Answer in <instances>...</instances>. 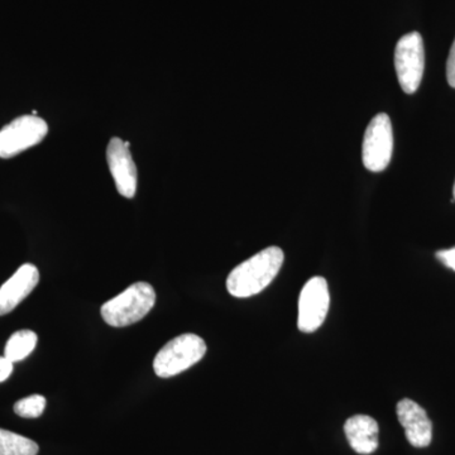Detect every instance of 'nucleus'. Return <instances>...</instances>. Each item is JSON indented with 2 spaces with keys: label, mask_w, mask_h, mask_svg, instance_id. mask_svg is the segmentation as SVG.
<instances>
[{
  "label": "nucleus",
  "mask_w": 455,
  "mask_h": 455,
  "mask_svg": "<svg viewBox=\"0 0 455 455\" xmlns=\"http://www.w3.org/2000/svg\"><path fill=\"white\" fill-rule=\"evenodd\" d=\"M284 254L278 247H268L236 266L227 280V289L235 298L245 299L266 289L283 267Z\"/></svg>",
  "instance_id": "f257e3e1"
},
{
  "label": "nucleus",
  "mask_w": 455,
  "mask_h": 455,
  "mask_svg": "<svg viewBox=\"0 0 455 455\" xmlns=\"http://www.w3.org/2000/svg\"><path fill=\"white\" fill-rule=\"evenodd\" d=\"M154 287L147 283H137L107 301L101 307V316L108 325L123 328L140 322L155 307Z\"/></svg>",
  "instance_id": "f03ea898"
},
{
  "label": "nucleus",
  "mask_w": 455,
  "mask_h": 455,
  "mask_svg": "<svg viewBox=\"0 0 455 455\" xmlns=\"http://www.w3.org/2000/svg\"><path fill=\"white\" fill-rule=\"evenodd\" d=\"M206 353V344L196 334H182L169 341L154 361L155 373L170 379L193 367Z\"/></svg>",
  "instance_id": "7ed1b4c3"
},
{
  "label": "nucleus",
  "mask_w": 455,
  "mask_h": 455,
  "mask_svg": "<svg viewBox=\"0 0 455 455\" xmlns=\"http://www.w3.org/2000/svg\"><path fill=\"white\" fill-rule=\"evenodd\" d=\"M395 68L401 89L406 94L418 92L425 68L424 41L420 33H407L398 40L395 50Z\"/></svg>",
  "instance_id": "20e7f679"
},
{
  "label": "nucleus",
  "mask_w": 455,
  "mask_h": 455,
  "mask_svg": "<svg viewBox=\"0 0 455 455\" xmlns=\"http://www.w3.org/2000/svg\"><path fill=\"white\" fill-rule=\"evenodd\" d=\"M49 133V125L37 116H18L0 131V158H12L37 146Z\"/></svg>",
  "instance_id": "39448f33"
},
{
  "label": "nucleus",
  "mask_w": 455,
  "mask_h": 455,
  "mask_svg": "<svg viewBox=\"0 0 455 455\" xmlns=\"http://www.w3.org/2000/svg\"><path fill=\"white\" fill-rule=\"evenodd\" d=\"M394 152V132L390 116L377 114L368 124L362 146V160L367 170L381 172L387 169Z\"/></svg>",
  "instance_id": "423d86ee"
},
{
  "label": "nucleus",
  "mask_w": 455,
  "mask_h": 455,
  "mask_svg": "<svg viewBox=\"0 0 455 455\" xmlns=\"http://www.w3.org/2000/svg\"><path fill=\"white\" fill-rule=\"evenodd\" d=\"M331 295L324 277H313L301 290L298 326L302 333H314L325 322Z\"/></svg>",
  "instance_id": "0eeeda50"
},
{
  "label": "nucleus",
  "mask_w": 455,
  "mask_h": 455,
  "mask_svg": "<svg viewBox=\"0 0 455 455\" xmlns=\"http://www.w3.org/2000/svg\"><path fill=\"white\" fill-rule=\"evenodd\" d=\"M107 161L116 190L122 196L132 199L137 191V167L130 151V143L114 137L107 147Z\"/></svg>",
  "instance_id": "6e6552de"
},
{
  "label": "nucleus",
  "mask_w": 455,
  "mask_h": 455,
  "mask_svg": "<svg viewBox=\"0 0 455 455\" xmlns=\"http://www.w3.org/2000/svg\"><path fill=\"white\" fill-rule=\"evenodd\" d=\"M396 411L410 444L415 448L429 447L433 439V423L423 407L415 401L403 398L397 403Z\"/></svg>",
  "instance_id": "1a4fd4ad"
},
{
  "label": "nucleus",
  "mask_w": 455,
  "mask_h": 455,
  "mask_svg": "<svg viewBox=\"0 0 455 455\" xmlns=\"http://www.w3.org/2000/svg\"><path fill=\"white\" fill-rule=\"evenodd\" d=\"M40 272L36 266L26 263L17 269L7 283L0 287V316L12 313L37 286Z\"/></svg>",
  "instance_id": "9d476101"
},
{
  "label": "nucleus",
  "mask_w": 455,
  "mask_h": 455,
  "mask_svg": "<svg viewBox=\"0 0 455 455\" xmlns=\"http://www.w3.org/2000/svg\"><path fill=\"white\" fill-rule=\"evenodd\" d=\"M344 433L350 448L362 455L372 454L379 448V427L368 415H355L344 424Z\"/></svg>",
  "instance_id": "9b49d317"
},
{
  "label": "nucleus",
  "mask_w": 455,
  "mask_h": 455,
  "mask_svg": "<svg viewBox=\"0 0 455 455\" xmlns=\"http://www.w3.org/2000/svg\"><path fill=\"white\" fill-rule=\"evenodd\" d=\"M37 334L33 333L31 331H16L9 340L4 349V357L9 361L16 362L23 361L28 357L33 352V349L37 346Z\"/></svg>",
  "instance_id": "f8f14e48"
},
{
  "label": "nucleus",
  "mask_w": 455,
  "mask_h": 455,
  "mask_svg": "<svg viewBox=\"0 0 455 455\" xmlns=\"http://www.w3.org/2000/svg\"><path fill=\"white\" fill-rule=\"evenodd\" d=\"M37 443L12 433V431L0 429V455H37Z\"/></svg>",
  "instance_id": "ddd939ff"
},
{
  "label": "nucleus",
  "mask_w": 455,
  "mask_h": 455,
  "mask_svg": "<svg viewBox=\"0 0 455 455\" xmlns=\"http://www.w3.org/2000/svg\"><path fill=\"white\" fill-rule=\"evenodd\" d=\"M44 407H46V398L41 395H32L18 401L14 405V412L20 418L36 419L44 414Z\"/></svg>",
  "instance_id": "4468645a"
},
{
  "label": "nucleus",
  "mask_w": 455,
  "mask_h": 455,
  "mask_svg": "<svg viewBox=\"0 0 455 455\" xmlns=\"http://www.w3.org/2000/svg\"><path fill=\"white\" fill-rule=\"evenodd\" d=\"M436 259L445 266V267L455 271V247L451 250L439 251L436 253Z\"/></svg>",
  "instance_id": "2eb2a0df"
},
{
  "label": "nucleus",
  "mask_w": 455,
  "mask_h": 455,
  "mask_svg": "<svg viewBox=\"0 0 455 455\" xmlns=\"http://www.w3.org/2000/svg\"><path fill=\"white\" fill-rule=\"evenodd\" d=\"M447 79L449 85L455 89V40L447 61Z\"/></svg>",
  "instance_id": "dca6fc26"
},
{
  "label": "nucleus",
  "mask_w": 455,
  "mask_h": 455,
  "mask_svg": "<svg viewBox=\"0 0 455 455\" xmlns=\"http://www.w3.org/2000/svg\"><path fill=\"white\" fill-rule=\"evenodd\" d=\"M13 372V362L9 361L7 357H0V383L9 379Z\"/></svg>",
  "instance_id": "f3484780"
},
{
  "label": "nucleus",
  "mask_w": 455,
  "mask_h": 455,
  "mask_svg": "<svg viewBox=\"0 0 455 455\" xmlns=\"http://www.w3.org/2000/svg\"><path fill=\"white\" fill-rule=\"evenodd\" d=\"M453 196H454V202H455V182H454V188H453Z\"/></svg>",
  "instance_id": "a211bd4d"
}]
</instances>
